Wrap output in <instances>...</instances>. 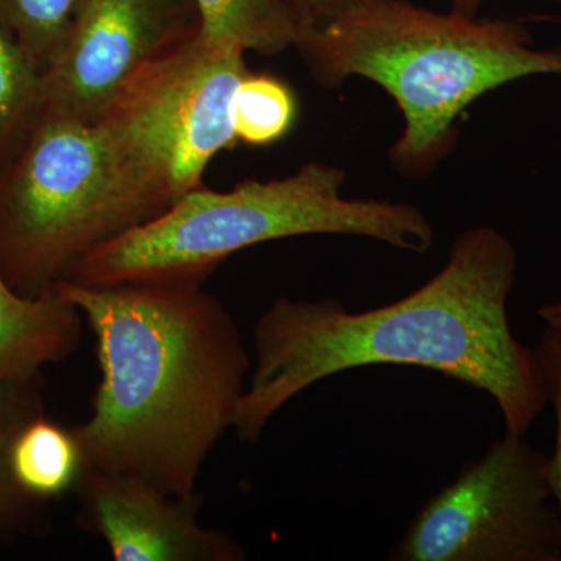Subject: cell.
I'll use <instances>...</instances> for the list:
<instances>
[{
    "label": "cell",
    "instance_id": "6da1fadb",
    "mask_svg": "<svg viewBox=\"0 0 561 561\" xmlns=\"http://www.w3.org/2000/svg\"><path fill=\"white\" fill-rule=\"evenodd\" d=\"M516 271L511 239L479 227L454 241L434 278L381 308L351 312L334 298H276L253 328L254 365L232 431L256 443L317 382L368 365H405L490 394L505 432L526 435L548 398L537 351L508 321Z\"/></svg>",
    "mask_w": 561,
    "mask_h": 561
},
{
    "label": "cell",
    "instance_id": "7a4b0ae2",
    "mask_svg": "<svg viewBox=\"0 0 561 561\" xmlns=\"http://www.w3.org/2000/svg\"><path fill=\"white\" fill-rule=\"evenodd\" d=\"M95 337L101 381L73 427L83 468L124 472L176 496L232 430L251 362L234 317L203 284L51 287Z\"/></svg>",
    "mask_w": 561,
    "mask_h": 561
},
{
    "label": "cell",
    "instance_id": "3957f363",
    "mask_svg": "<svg viewBox=\"0 0 561 561\" xmlns=\"http://www.w3.org/2000/svg\"><path fill=\"white\" fill-rule=\"evenodd\" d=\"M295 49L324 87L362 77L389 92L405 122L391 158L411 176L451 151L457 119L482 95L526 77L561 79V46L535 49L523 25L405 0H368L350 16L302 32Z\"/></svg>",
    "mask_w": 561,
    "mask_h": 561
},
{
    "label": "cell",
    "instance_id": "277c9868",
    "mask_svg": "<svg viewBox=\"0 0 561 561\" xmlns=\"http://www.w3.org/2000/svg\"><path fill=\"white\" fill-rule=\"evenodd\" d=\"M337 165L308 162L279 180H250L231 191L187 192L164 213L92 251L68 278L83 286L205 283L239 251L311 234L359 236L423 254L434 228L409 203L351 201Z\"/></svg>",
    "mask_w": 561,
    "mask_h": 561
},
{
    "label": "cell",
    "instance_id": "5b68a950",
    "mask_svg": "<svg viewBox=\"0 0 561 561\" xmlns=\"http://www.w3.org/2000/svg\"><path fill=\"white\" fill-rule=\"evenodd\" d=\"M98 124L41 111L0 169V272L25 297L92 251L164 213Z\"/></svg>",
    "mask_w": 561,
    "mask_h": 561
},
{
    "label": "cell",
    "instance_id": "8992f818",
    "mask_svg": "<svg viewBox=\"0 0 561 561\" xmlns=\"http://www.w3.org/2000/svg\"><path fill=\"white\" fill-rule=\"evenodd\" d=\"M249 72L245 51L197 33L140 66L95 122L140 183L172 206L238 146L232 98Z\"/></svg>",
    "mask_w": 561,
    "mask_h": 561
},
{
    "label": "cell",
    "instance_id": "52a82bcc",
    "mask_svg": "<svg viewBox=\"0 0 561 561\" xmlns=\"http://www.w3.org/2000/svg\"><path fill=\"white\" fill-rule=\"evenodd\" d=\"M391 561H561L549 459L508 434L424 502Z\"/></svg>",
    "mask_w": 561,
    "mask_h": 561
},
{
    "label": "cell",
    "instance_id": "ba28073f",
    "mask_svg": "<svg viewBox=\"0 0 561 561\" xmlns=\"http://www.w3.org/2000/svg\"><path fill=\"white\" fill-rule=\"evenodd\" d=\"M198 31L194 0H81L41 72L43 111L92 124L140 66Z\"/></svg>",
    "mask_w": 561,
    "mask_h": 561
},
{
    "label": "cell",
    "instance_id": "9c48e42d",
    "mask_svg": "<svg viewBox=\"0 0 561 561\" xmlns=\"http://www.w3.org/2000/svg\"><path fill=\"white\" fill-rule=\"evenodd\" d=\"M77 524L101 537L116 561H242L231 535L201 523L203 497L169 494L153 483L83 468L73 486Z\"/></svg>",
    "mask_w": 561,
    "mask_h": 561
},
{
    "label": "cell",
    "instance_id": "30bf717a",
    "mask_svg": "<svg viewBox=\"0 0 561 561\" xmlns=\"http://www.w3.org/2000/svg\"><path fill=\"white\" fill-rule=\"evenodd\" d=\"M83 313L54 289L25 297L0 272V382H27L79 350Z\"/></svg>",
    "mask_w": 561,
    "mask_h": 561
},
{
    "label": "cell",
    "instance_id": "8fae6325",
    "mask_svg": "<svg viewBox=\"0 0 561 561\" xmlns=\"http://www.w3.org/2000/svg\"><path fill=\"white\" fill-rule=\"evenodd\" d=\"M201 38L273 57L297 46L300 14L294 0H194Z\"/></svg>",
    "mask_w": 561,
    "mask_h": 561
},
{
    "label": "cell",
    "instance_id": "7c38bea8",
    "mask_svg": "<svg viewBox=\"0 0 561 561\" xmlns=\"http://www.w3.org/2000/svg\"><path fill=\"white\" fill-rule=\"evenodd\" d=\"M10 465L21 489L44 502L72 491L84 467L73 427L47 419L44 412L18 432Z\"/></svg>",
    "mask_w": 561,
    "mask_h": 561
},
{
    "label": "cell",
    "instance_id": "4fadbf2b",
    "mask_svg": "<svg viewBox=\"0 0 561 561\" xmlns=\"http://www.w3.org/2000/svg\"><path fill=\"white\" fill-rule=\"evenodd\" d=\"M41 378L0 382V535L46 534L47 502L21 489L10 465L11 445L27 421L44 412Z\"/></svg>",
    "mask_w": 561,
    "mask_h": 561
},
{
    "label": "cell",
    "instance_id": "5bb4252c",
    "mask_svg": "<svg viewBox=\"0 0 561 561\" xmlns=\"http://www.w3.org/2000/svg\"><path fill=\"white\" fill-rule=\"evenodd\" d=\"M41 111V70L0 25V169L21 149Z\"/></svg>",
    "mask_w": 561,
    "mask_h": 561
},
{
    "label": "cell",
    "instance_id": "9a60e30c",
    "mask_svg": "<svg viewBox=\"0 0 561 561\" xmlns=\"http://www.w3.org/2000/svg\"><path fill=\"white\" fill-rule=\"evenodd\" d=\"M298 116L294 91L276 77L247 73L234 92L231 124L236 140L264 147L286 138Z\"/></svg>",
    "mask_w": 561,
    "mask_h": 561
},
{
    "label": "cell",
    "instance_id": "2e32d148",
    "mask_svg": "<svg viewBox=\"0 0 561 561\" xmlns=\"http://www.w3.org/2000/svg\"><path fill=\"white\" fill-rule=\"evenodd\" d=\"M81 0H0V25L43 69L68 36Z\"/></svg>",
    "mask_w": 561,
    "mask_h": 561
},
{
    "label": "cell",
    "instance_id": "e0dca14e",
    "mask_svg": "<svg viewBox=\"0 0 561 561\" xmlns=\"http://www.w3.org/2000/svg\"><path fill=\"white\" fill-rule=\"evenodd\" d=\"M535 351L545 378L548 404H551L556 412V448L552 456H548L549 483L561 516V341L546 328Z\"/></svg>",
    "mask_w": 561,
    "mask_h": 561
},
{
    "label": "cell",
    "instance_id": "ac0fdd59",
    "mask_svg": "<svg viewBox=\"0 0 561 561\" xmlns=\"http://www.w3.org/2000/svg\"><path fill=\"white\" fill-rule=\"evenodd\" d=\"M367 2L368 0H294L300 14L301 33L350 16Z\"/></svg>",
    "mask_w": 561,
    "mask_h": 561
},
{
    "label": "cell",
    "instance_id": "d6986e66",
    "mask_svg": "<svg viewBox=\"0 0 561 561\" xmlns=\"http://www.w3.org/2000/svg\"><path fill=\"white\" fill-rule=\"evenodd\" d=\"M537 313L546 328L551 330L561 341V300L545 302L537 309Z\"/></svg>",
    "mask_w": 561,
    "mask_h": 561
},
{
    "label": "cell",
    "instance_id": "ffe728a7",
    "mask_svg": "<svg viewBox=\"0 0 561 561\" xmlns=\"http://www.w3.org/2000/svg\"><path fill=\"white\" fill-rule=\"evenodd\" d=\"M451 2L454 13H459L461 16L476 18L483 0H451Z\"/></svg>",
    "mask_w": 561,
    "mask_h": 561
}]
</instances>
